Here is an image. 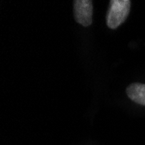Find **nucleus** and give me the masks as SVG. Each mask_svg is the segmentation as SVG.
Returning <instances> with one entry per match:
<instances>
[{"mask_svg":"<svg viewBox=\"0 0 145 145\" xmlns=\"http://www.w3.org/2000/svg\"><path fill=\"white\" fill-rule=\"evenodd\" d=\"M129 0H111L107 14V25L110 29H116L128 18L130 11Z\"/></svg>","mask_w":145,"mask_h":145,"instance_id":"obj_1","label":"nucleus"},{"mask_svg":"<svg viewBox=\"0 0 145 145\" xmlns=\"http://www.w3.org/2000/svg\"><path fill=\"white\" fill-rule=\"evenodd\" d=\"M93 5L90 0L74 1V16L76 21L83 26H89L92 23Z\"/></svg>","mask_w":145,"mask_h":145,"instance_id":"obj_2","label":"nucleus"},{"mask_svg":"<svg viewBox=\"0 0 145 145\" xmlns=\"http://www.w3.org/2000/svg\"><path fill=\"white\" fill-rule=\"evenodd\" d=\"M126 93L131 101L145 106V84L140 83L131 84L128 86Z\"/></svg>","mask_w":145,"mask_h":145,"instance_id":"obj_3","label":"nucleus"}]
</instances>
